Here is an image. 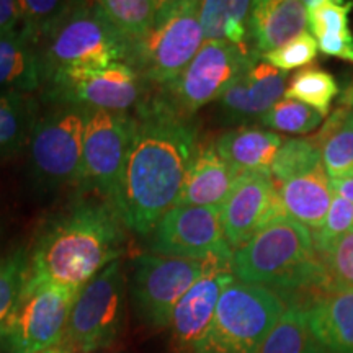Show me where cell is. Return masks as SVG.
I'll return each mask as SVG.
<instances>
[{"mask_svg": "<svg viewBox=\"0 0 353 353\" xmlns=\"http://www.w3.org/2000/svg\"><path fill=\"white\" fill-rule=\"evenodd\" d=\"M132 117L134 136L114 208L126 229L149 236L175 206L200 144L192 118L172 110L161 95L145 99Z\"/></svg>", "mask_w": 353, "mask_h": 353, "instance_id": "6da1fadb", "label": "cell"}, {"mask_svg": "<svg viewBox=\"0 0 353 353\" xmlns=\"http://www.w3.org/2000/svg\"><path fill=\"white\" fill-rule=\"evenodd\" d=\"M125 223L112 203L82 198L52 216L28 249L26 283H50L74 291L120 260Z\"/></svg>", "mask_w": 353, "mask_h": 353, "instance_id": "7a4b0ae2", "label": "cell"}, {"mask_svg": "<svg viewBox=\"0 0 353 353\" xmlns=\"http://www.w3.org/2000/svg\"><path fill=\"white\" fill-rule=\"evenodd\" d=\"M232 270L239 281L270 290L317 293L329 288L312 232L286 216L272 221L234 250Z\"/></svg>", "mask_w": 353, "mask_h": 353, "instance_id": "3957f363", "label": "cell"}, {"mask_svg": "<svg viewBox=\"0 0 353 353\" xmlns=\"http://www.w3.org/2000/svg\"><path fill=\"white\" fill-rule=\"evenodd\" d=\"M198 10L196 0H162L151 30L128 50L126 64L159 88L179 77L205 41Z\"/></svg>", "mask_w": 353, "mask_h": 353, "instance_id": "277c9868", "label": "cell"}, {"mask_svg": "<svg viewBox=\"0 0 353 353\" xmlns=\"http://www.w3.org/2000/svg\"><path fill=\"white\" fill-rule=\"evenodd\" d=\"M286 311L276 291L232 280L195 353H255Z\"/></svg>", "mask_w": 353, "mask_h": 353, "instance_id": "5b68a950", "label": "cell"}, {"mask_svg": "<svg viewBox=\"0 0 353 353\" xmlns=\"http://www.w3.org/2000/svg\"><path fill=\"white\" fill-rule=\"evenodd\" d=\"M126 312V276L114 260L79 290L61 345L74 353H97L120 337Z\"/></svg>", "mask_w": 353, "mask_h": 353, "instance_id": "8992f818", "label": "cell"}, {"mask_svg": "<svg viewBox=\"0 0 353 353\" xmlns=\"http://www.w3.org/2000/svg\"><path fill=\"white\" fill-rule=\"evenodd\" d=\"M218 254L206 259L169 257L141 254L132 262L131 303L141 324L149 329L169 325L172 311L196 280L213 267L216 260L231 257Z\"/></svg>", "mask_w": 353, "mask_h": 353, "instance_id": "52a82bcc", "label": "cell"}, {"mask_svg": "<svg viewBox=\"0 0 353 353\" xmlns=\"http://www.w3.org/2000/svg\"><path fill=\"white\" fill-rule=\"evenodd\" d=\"M262 54L252 46L223 41H203L200 51L180 76L161 87V99L185 118L218 100L224 90L259 61Z\"/></svg>", "mask_w": 353, "mask_h": 353, "instance_id": "ba28073f", "label": "cell"}, {"mask_svg": "<svg viewBox=\"0 0 353 353\" xmlns=\"http://www.w3.org/2000/svg\"><path fill=\"white\" fill-rule=\"evenodd\" d=\"M143 77L126 63L59 70L46 79L41 99L54 107L128 113L148 99Z\"/></svg>", "mask_w": 353, "mask_h": 353, "instance_id": "9c48e42d", "label": "cell"}, {"mask_svg": "<svg viewBox=\"0 0 353 353\" xmlns=\"http://www.w3.org/2000/svg\"><path fill=\"white\" fill-rule=\"evenodd\" d=\"M77 293L57 285L25 281L0 332V350L38 353L61 345Z\"/></svg>", "mask_w": 353, "mask_h": 353, "instance_id": "30bf717a", "label": "cell"}, {"mask_svg": "<svg viewBox=\"0 0 353 353\" xmlns=\"http://www.w3.org/2000/svg\"><path fill=\"white\" fill-rule=\"evenodd\" d=\"M134 136V117L85 110L82 167L77 187L114 206Z\"/></svg>", "mask_w": 353, "mask_h": 353, "instance_id": "8fae6325", "label": "cell"}, {"mask_svg": "<svg viewBox=\"0 0 353 353\" xmlns=\"http://www.w3.org/2000/svg\"><path fill=\"white\" fill-rule=\"evenodd\" d=\"M85 110L56 107L39 114L26 151L30 172L39 188L54 190L79 182Z\"/></svg>", "mask_w": 353, "mask_h": 353, "instance_id": "7c38bea8", "label": "cell"}, {"mask_svg": "<svg viewBox=\"0 0 353 353\" xmlns=\"http://www.w3.org/2000/svg\"><path fill=\"white\" fill-rule=\"evenodd\" d=\"M39 52L46 79L59 70L126 63L125 43L95 15L88 2H76Z\"/></svg>", "mask_w": 353, "mask_h": 353, "instance_id": "4fadbf2b", "label": "cell"}, {"mask_svg": "<svg viewBox=\"0 0 353 353\" xmlns=\"http://www.w3.org/2000/svg\"><path fill=\"white\" fill-rule=\"evenodd\" d=\"M151 234L152 254L206 259L232 252L224 239L221 208L214 206H174Z\"/></svg>", "mask_w": 353, "mask_h": 353, "instance_id": "5bb4252c", "label": "cell"}, {"mask_svg": "<svg viewBox=\"0 0 353 353\" xmlns=\"http://www.w3.org/2000/svg\"><path fill=\"white\" fill-rule=\"evenodd\" d=\"M281 216L285 214L270 172H245L221 206L224 239L234 252Z\"/></svg>", "mask_w": 353, "mask_h": 353, "instance_id": "9a60e30c", "label": "cell"}, {"mask_svg": "<svg viewBox=\"0 0 353 353\" xmlns=\"http://www.w3.org/2000/svg\"><path fill=\"white\" fill-rule=\"evenodd\" d=\"M236 280L232 255L216 260L213 267L183 294L172 311L169 327L174 353H195L208 334L223 290Z\"/></svg>", "mask_w": 353, "mask_h": 353, "instance_id": "2e32d148", "label": "cell"}, {"mask_svg": "<svg viewBox=\"0 0 353 353\" xmlns=\"http://www.w3.org/2000/svg\"><path fill=\"white\" fill-rule=\"evenodd\" d=\"M288 74L267 63L263 57L250 65L218 99V112L228 125L247 126L260 120L285 94Z\"/></svg>", "mask_w": 353, "mask_h": 353, "instance_id": "e0dca14e", "label": "cell"}, {"mask_svg": "<svg viewBox=\"0 0 353 353\" xmlns=\"http://www.w3.org/2000/svg\"><path fill=\"white\" fill-rule=\"evenodd\" d=\"M242 174L216 151L214 143L203 144L193 159L175 206L221 208Z\"/></svg>", "mask_w": 353, "mask_h": 353, "instance_id": "ac0fdd59", "label": "cell"}, {"mask_svg": "<svg viewBox=\"0 0 353 353\" xmlns=\"http://www.w3.org/2000/svg\"><path fill=\"white\" fill-rule=\"evenodd\" d=\"M304 311L309 327L330 353H353V290L317 291Z\"/></svg>", "mask_w": 353, "mask_h": 353, "instance_id": "d6986e66", "label": "cell"}, {"mask_svg": "<svg viewBox=\"0 0 353 353\" xmlns=\"http://www.w3.org/2000/svg\"><path fill=\"white\" fill-rule=\"evenodd\" d=\"M307 10L301 0H259L249 19L252 48L260 54L283 46L306 32Z\"/></svg>", "mask_w": 353, "mask_h": 353, "instance_id": "ffe728a7", "label": "cell"}, {"mask_svg": "<svg viewBox=\"0 0 353 353\" xmlns=\"http://www.w3.org/2000/svg\"><path fill=\"white\" fill-rule=\"evenodd\" d=\"M278 200L286 218L296 221L309 231H319L327 218L334 192L324 167L276 183Z\"/></svg>", "mask_w": 353, "mask_h": 353, "instance_id": "44dd1931", "label": "cell"}, {"mask_svg": "<svg viewBox=\"0 0 353 353\" xmlns=\"http://www.w3.org/2000/svg\"><path fill=\"white\" fill-rule=\"evenodd\" d=\"M281 144L283 138L278 132L249 125L223 132L214 141L216 151L241 174L270 172Z\"/></svg>", "mask_w": 353, "mask_h": 353, "instance_id": "7402d4cb", "label": "cell"}, {"mask_svg": "<svg viewBox=\"0 0 353 353\" xmlns=\"http://www.w3.org/2000/svg\"><path fill=\"white\" fill-rule=\"evenodd\" d=\"M46 70L38 48L21 34L10 32L0 37V94H33L44 87Z\"/></svg>", "mask_w": 353, "mask_h": 353, "instance_id": "603a6c76", "label": "cell"}, {"mask_svg": "<svg viewBox=\"0 0 353 353\" xmlns=\"http://www.w3.org/2000/svg\"><path fill=\"white\" fill-rule=\"evenodd\" d=\"M352 2L343 0H309L306 2L309 33L317 48L330 57L353 64V34L348 17Z\"/></svg>", "mask_w": 353, "mask_h": 353, "instance_id": "cb8c5ba5", "label": "cell"}, {"mask_svg": "<svg viewBox=\"0 0 353 353\" xmlns=\"http://www.w3.org/2000/svg\"><path fill=\"white\" fill-rule=\"evenodd\" d=\"M311 141L319 148L330 180L353 179V108L343 105L334 110Z\"/></svg>", "mask_w": 353, "mask_h": 353, "instance_id": "d4e9b609", "label": "cell"}, {"mask_svg": "<svg viewBox=\"0 0 353 353\" xmlns=\"http://www.w3.org/2000/svg\"><path fill=\"white\" fill-rule=\"evenodd\" d=\"M39 118V100L33 94H0V161L26 151Z\"/></svg>", "mask_w": 353, "mask_h": 353, "instance_id": "484cf974", "label": "cell"}, {"mask_svg": "<svg viewBox=\"0 0 353 353\" xmlns=\"http://www.w3.org/2000/svg\"><path fill=\"white\" fill-rule=\"evenodd\" d=\"M162 0H99L95 15L125 43L128 50L151 30Z\"/></svg>", "mask_w": 353, "mask_h": 353, "instance_id": "4316f807", "label": "cell"}, {"mask_svg": "<svg viewBox=\"0 0 353 353\" xmlns=\"http://www.w3.org/2000/svg\"><path fill=\"white\" fill-rule=\"evenodd\" d=\"M255 353H330L309 327L303 306L286 307Z\"/></svg>", "mask_w": 353, "mask_h": 353, "instance_id": "83f0119b", "label": "cell"}, {"mask_svg": "<svg viewBox=\"0 0 353 353\" xmlns=\"http://www.w3.org/2000/svg\"><path fill=\"white\" fill-rule=\"evenodd\" d=\"M76 2H59V0H19V26L17 32L41 50L46 39L54 33Z\"/></svg>", "mask_w": 353, "mask_h": 353, "instance_id": "f1b7e54d", "label": "cell"}, {"mask_svg": "<svg viewBox=\"0 0 353 353\" xmlns=\"http://www.w3.org/2000/svg\"><path fill=\"white\" fill-rule=\"evenodd\" d=\"M341 88L332 74L319 68L299 69L288 85L283 97L288 100H296L307 107L314 108L321 117H327L330 105Z\"/></svg>", "mask_w": 353, "mask_h": 353, "instance_id": "f546056e", "label": "cell"}, {"mask_svg": "<svg viewBox=\"0 0 353 353\" xmlns=\"http://www.w3.org/2000/svg\"><path fill=\"white\" fill-rule=\"evenodd\" d=\"M321 165L322 159L319 148L311 139L291 138L283 141L280 151L276 152L270 174L276 183H281L294 176L307 174Z\"/></svg>", "mask_w": 353, "mask_h": 353, "instance_id": "4dcf8cb0", "label": "cell"}, {"mask_svg": "<svg viewBox=\"0 0 353 353\" xmlns=\"http://www.w3.org/2000/svg\"><path fill=\"white\" fill-rule=\"evenodd\" d=\"M322 118L314 108L296 100L281 99L260 118V125L288 134H307L321 126Z\"/></svg>", "mask_w": 353, "mask_h": 353, "instance_id": "1f68e13d", "label": "cell"}, {"mask_svg": "<svg viewBox=\"0 0 353 353\" xmlns=\"http://www.w3.org/2000/svg\"><path fill=\"white\" fill-rule=\"evenodd\" d=\"M28 273V249L20 247L0 257V332L10 316Z\"/></svg>", "mask_w": 353, "mask_h": 353, "instance_id": "d6a6232c", "label": "cell"}, {"mask_svg": "<svg viewBox=\"0 0 353 353\" xmlns=\"http://www.w3.org/2000/svg\"><path fill=\"white\" fill-rule=\"evenodd\" d=\"M317 51H319V48H317L314 37L311 33L304 32L283 44V46L265 52L262 57L275 69L288 74L290 70L303 69L304 65L314 63Z\"/></svg>", "mask_w": 353, "mask_h": 353, "instance_id": "836d02e7", "label": "cell"}, {"mask_svg": "<svg viewBox=\"0 0 353 353\" xmlns=\"http://www.w3.org/2000/svg\"><path fill=\"white\" fill-rule=\"evenodd\" d=\"M319 255L327 272L329 286L353 290V231L332 242Z\"/></svg>", "mask_w": 353, "mask_h": 353, "instance_id": "e575fe53", "label": "cell"}, {"mask_svg": "<svg viewBox=\"0 0 353 353\" xmlns=\"http://www.w3.org/2000/svg\"><path fill=\"white\" fill-rule=\"evenodd\" d=\"M353 231V203L343 200L342 196L334 195L332 203L325 218L324 224L319 231L312 232V239L317 252H322L324 249L341 239L342 236Z\"/></svg>", "mask_w": 353, "mask_h": 353, "instance_id": "d590c367", "label": "cell"}, {"mask_svg": "<svg viewBox=\"0 0 353 353\" xmlns=\"http://www.w3.org/2000/svg\"><path fill=\"white\" fill-rule=\"evenodd\" d=\"M232 13V0H203L198 10V20L205 41H223L224 28Z\"/></svg>", "mask_w": 353, "mask_h": 353, "instance_id": "8d00e7d4", "label": "cell"}, {"mask_svg": "<svg viewBox=\"0 0 353 353\" xmlns=\"http://www.w3.org/2000/svg\"><path fill=\"white\" fill-rule=\"evenodd\" d=\"M19 2L17 0H0V37L15 32L19 26Z\"/></svg>", "mask_w": 353, "mask_h": 353, "instance_id": "74e56055", "label": "cell"}, {"mask_svg": "<svg viewBox=\"0 0 353 353\" xmlns=\"http://www.w3.org/2000/svg\"><path fill=\"white\" fill-rule=\"evenodd\" d=\"M330 187H332L334 195H339L343 200L353 203V179L330 180Z\"/></svg>", "mask_w": 353, "mask_h": 353, "instance_id": "f35d334b", "label": "cell"}, {"mask_svg": "<svg viewBox=\"0 0 353 353\" xmlns=\"http://www.w3.org/2000/svg\"><path fill=\"white\" fill-rule=\"evenodd\" d=\"M342 101H343V105H347V107L353 108V81L348 83L345 92H343Z\"/></svg>", "mask_w": 353, "mask_h": 353, "instance_id": "ab89813d", "label": "cell"}, {"mask_svg": "<svg viewBox=\"0 0 353 353\" xmlns=\"http://www.w3.org/2000/svg\"><path fill=\"white\" fill-rule=\"evenodd\" d=\"M38 353H74L72 350H69L68 347L64 345H57V347H51V348H46V350H41Z\"/></svg>", "mask_w": 353, "mask_h": 353, "instance_id": "60d3db41", "label": "cell"}]
</instances>
